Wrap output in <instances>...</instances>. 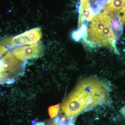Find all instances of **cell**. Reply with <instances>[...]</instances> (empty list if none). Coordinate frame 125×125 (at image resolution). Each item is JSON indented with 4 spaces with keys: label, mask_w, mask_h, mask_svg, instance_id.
Instances as JSON below:
<instances>
[{
    "label": "cell",
    "mask_w": 125,
    "mask_h": 125,
    "mask_svg": "<svg viewBox=\"0 0 125 125\" xmlns=\"http://www.w3.org/2000/svg\"><path fill=\"white\" fill-rule=\"evenodd\" d=\"M109 100V88L103 81L88 79L81 81L68 96L62 109L68 120H72L81 113Z\"/></svg>",
    "instance_id": "1"
},
{
    "label": "cell",
    "mask_w": 125,
    "mask_h": 125,
    "mask_svg": "<svg viewBox=\"0 0 125 125\" xmlns=\"http://www.w3.org/2000/svg\"><path fill=\"white\" fill-rule=\"evenodd\" d=\"M112 20L111 16L105 11L94 16L84 39L85 43L90 46L96 45L111 48L118 54L115 45L116 41L111 26Z\"/></svg>",
    "instance_id": "2"
},
{
    "label": "cell",
    "mask_w": 125,
    "mask_h": 125,
    "mask_svg": "<svg viewBox=\"0 0 125 125\" xmlns=\"http://www.w3.org/2000/svg\"><path fill=\"white\" fill-rule=\"evenodd\" d=\"M44 46L41 42L30 46L20 47L15 49L13 54L21 61L37 58L42 55Z\"/></svg>",
    "instance_id": "3"
},
{
    "label": "cell",
    "mask_w": 125,
    "mask_h": 125,
    "mask_svg": "<svg viewBox=\"0 0 125 125\" xmlns=\"http://www.w3.org/2000/svg\"><path fill=\"white\" fill-rule=\"evenodd\" d=\"M42 37V32L40 28H35L12 38L11 46L13 47H20L36 43Z\"/></svg>",
    "instance_id": "4"
},
{
    "label": "cell",
    "mask_w": 125,
    "mask_h": 125,
    "mask_svg": "<svg viewBox=\"0 0 125 125\" xmlns=\"http://www.w3.org/2000/svg\"><path fill=\"white\" fill-rule=\"evenodd\" d=\"M23 67L22 62L11 52L7 53L0 60V73L8 71L16 74L21 71Z\"/></svg>",
    "instance_id": "5"
},
{
    "label": "cell",
    "mask_w": 125,
    "mask_h": 125,
    "mask_svg": "<svg viewBox=\"0 0 125 125\" xmlns=\"http://www.w3.org/2000/svg\"><path fill=\"white\" fill-rule=\"evenodd\" d=\"M89 0H81L79 26L81 24L82 25L87 27L88 22L92 20L94 14L90 7Z\"/></svg>",
    "instance_id": "6"
},
{
    "label": "cell",
    "mask_w": 125,
    "mask_h": 125,
    "mask_svg": "<svg viewBox=\"0 0 125 125\" xmlns=\"http://www.w3.org/2000/svg\"><path fill=\"white\" fill-rule=\"evenodd\" d=\"M125 4V0H108L104 9L105 11L116 15V13Z\"/></svg>",
    "instance_id": "7"
},
{
    "label": "cell",
    "mask_w": 125,
    "mask_h": 125,
    "mask_svg": "<svg viewBox=\"0 0 125 125\" xmlns=\"http://www.w3.org/2000/svg\"><path fill=\"white\" fill-rule=\"evenodd\" d=\"M111 28L115 38L116 41L118 40L123 33V27L122 23L119 20L118 18L112 20L111 22Z\"/></svg>",
    "instance_id": "8"
},
{
    "label": "cell",
    "mask_w": 125,
    "mask_h": 125,
    "mask_svg": "<svg viewBox=\"0 0 125 125\" xmlns=\"http://www.w3.org/2000/svg\"><path fill=\"white\" fill-rule=\"evenodd\" d=\"M11 74L6 72L0 73V84L4 83H13L14 80L11 78Z\"/></svg>",
    "instance_id": "9"
},
{
    "label": "cell",
    "mask_w": 125,
    "mask_h": 125,
    "mask_svg": "<svg viewBox=\"0 0 125 125\" xmlns=\"http://www.w3.org/2000/svg\"><path fill=\"white\" fill-rule=\"evenodd\" d=\"M116 15L122 24H125V4L116 13Z\"/></svg>",
    "instance_id": "10"
},
{
    "label": "cell",
    "mask_w": 125,
    "mask_h": 125,
    "mask_svg": "<svg viewBox=\"0 0 125 125\" xmlns=\"http://www.w3.org/2000/svg\"><path fill=\"white\" fill-rule=\"evenodd\" d=\"M60 106V104L52 106L49 108V113L51 118L54 117L58 114V111Z\"/></svg>",
    "instance_id": "11"
},
{
    "label": "cell",
    "mask_w": 125,
    "mask_h": 125,
    "mask_svg": "<svg viewBox=\"0 0 125 125\" xmlns=\"http://www.w3.org/2000/svg\"><path fill=\"white\" fill-rule=\"evenodd\" d=\"M7 51V49L4 47L0 45V57L3 55Z\"/></svg>",
    "instance_id": "12"
},
{
    "label": "cell",
    "mask_w": 125,
    "mask_h": 125,
    "mask_svg": "<svg viewBox=\"0 0 125 125\" xmlns=\"http://www.w3.org/2000/svg\"><path fill=\"white\" fill-rule=\"evenodd\" d=\"M120 112L121 114H122V115L124 116L125 119V106H124L121 108L120 110Z\"/></svg>",
    "instance_id": "13"
},
{
    "label": "cell",
    "mask_w": 125,
    "mask_h": 125,
    "mask_svg": "<svg viewBox=\"0 0 125 125\" xmlns=\"http://www.w3.org/2000/svg\"><path fill=\"white\" fill-rule=\"evenodd\" d=\"M46 125H60L57 123L56 120L55 121L52 122H48L46 123Z\"/></svg>",
    "instance_id": "14"
},
{
    "label": "cell",
    "mask_w": 125,
    "mask_h": 125,
    "mask_svg": "<svg viewBox=\"0 0 125 125\" xmlns=\"http://www.w3.org/2000/svg\"><path fill=\"white\" fill-rule=\"evenodd\" d=\"M35 125H45V123L42 122H38L36 123Z\"/></svg>",
    "instance_id": "15"
}]
</instances>
